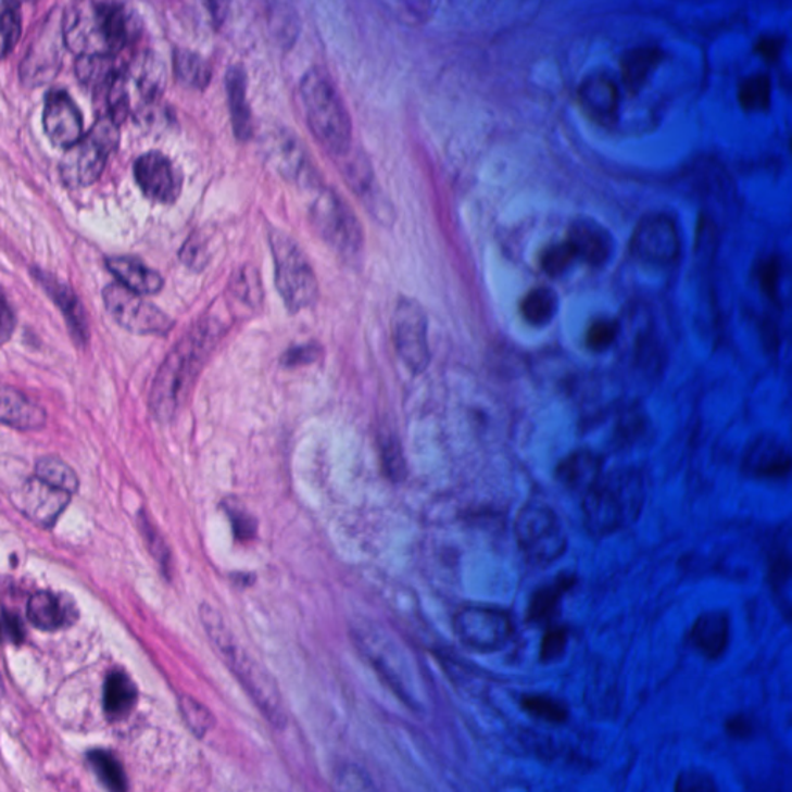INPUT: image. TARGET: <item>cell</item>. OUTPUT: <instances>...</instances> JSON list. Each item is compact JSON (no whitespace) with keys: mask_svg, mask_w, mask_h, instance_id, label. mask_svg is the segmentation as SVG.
Returning a JSON list of instances; mask_svg holds the SVG:
<instances>
[{"mask_svg":"<svg viewBox=\"0 0 792 792\" xmlns=\"http://www.w3.org/2000/svg\"><path fill=\"white\" fill-rule=\"evenodd\" d=\"M217 330L210 320L193 326L164 357L156 372L149 397L153 418L169 422L191 397L193 386L217 341Z\"/></svg>","mask_w":792,"mask_h":792,"instance_id":"1","label":"cell"},{"mask_svg":"<svg viewBox=\"0 0 792 792\" xmlns=\"http://www.w3.org/2000/svg\"><path fill=\"white\" fill-rule=\"evenodd\" d=\"M61 30L64 46L78 58H115L130 38L126 9L113 0H72Z\"/></svg>","mask_w":792,"mask_h":792,"instance_id":"2","label":"cell"},{"mask_svg":"<svg viewBox=\"0 0 792 792\" xmlns=\"http://www.w3.org/2000/svg\"><path fill=\"white\" fill-rule=\"evenodd\" d=\"M645 500L644 477L633 467L602 474L583 494L582 514L587 531L607 538L629 528L640 517Z\"/></svg>","mask_w":792,"mask_h":792,"instance_id":"3","label":"cell"},{"mask_svg":"<svg viewBox=\"0 0 792 792\" xmlns=\"http://www.w3.org/2000/svg\"><path fill=\"white\" fill-rule=\"evenodd\" d=\"M299 93L306 126L320 148L335 159L352 151V120L331 76L324 68H310Z\"/></svg>","mask_w":792,"mask_h":792,"instance_id":"4","label":"cell"},{"mask_svg":"<svg viewBox=\"0 0 792 792\" xmlns=\"http://www.w3.org/2000/svg\"><path fill=\"white\" fill-rule=\"evenodd\" d=\"M202 623L215 651L236 675L248 695L269 721L280 725L285 720L282 696L272 675L257 661L251 658L250 653L244 651L234 638L231 630H228L221 613L215 612L210 605L202 607Z\"/></svg>","mask_w":792,"mask_h":792,"instance_id":"5","label":"cell"},{"mask_svg":"<svg viewBox=\"0 0 792 792\" xmlns=\"http://www.w3.org/2000/svg\"><path fill=\"white\" fill-rule=\"evenodd\" d=\"M268 239L275 262L276 287L285 306L291 313L310 309L317 301L319 285L304 251L282 229H272Z\"/></svg>","mask_w":792,"mask_h":792,"instance_id":"6","label":"cell"},{"mask_svg":"<svg viewBox=\"0 0 792 792\" xmlns=\"http://www.w3.org/2000/svg\"><path fill=\"white\" fill-rule=\"evenodd\" d=\"M118 142L120 124L101 115L92 129L65 151L60 166L64 185L71 189H81L97 184L108 160L118 148Z\"/></svg>","mask_w":792,"mask_h":792,"instance_id":"7","label":"cell"},{"mask_svg":"<svg viewBox=\"0 0 792 792\" xmlns=\"http://www.w3.org/2000/svg\"><path fill=\"white\" fill-rule=\"evenodd\" d=\"M309 217L320 239L336 253L355 257L363 251V226L349 203L334 189L317 186L310 202Z\"/></svg>","mask_w":792,"mask_h":792,"instance_id":"8","label":"cell"},{"mask_svg":"<svg viewBox=\"0 0 792 792\" xmlns=\"http://www.w3.org/2000/svg\"><path fill=\"white\" fill-rule=\"evenodd\" d=\"M514 535L518 549L535 565L553 564L568 545L560 516L549 505L539 502H529L518 511Z\"/></svg>","mask_w":792,"mask_h":792,"instance_id":"9","label":"cell"},{"mask_svg":"<svg viewBox=\"0 0 792 792\" xmlns=\"http://www.w3.org/2000/svg\"><path fill=\"white\" fill-rule=\"evenodd\" d=\"M454 630L460 642L470 651L494 653L508 644L514 626L505 609L466 605L455 613Z\"/></svg>","mask_w":792,"mask_h":792,"instance_id":"10","label":"cell"},{"mask_svg":"<svg viewBox=\"0 0 792 792\" xmlns=\"http://www.w3.org/2000/svg\"><path fill=\"white\" fill-rule=\"evenodd\" d=\"M102 301L113 320L130 334L164 336L173 330L174 320L163 310L122 284L108 285Z\"/></svg>","mask_w":792,"mask_h":792,"instance_id":"11","label":"cell"},{"mask_svg":"<svg viewBox=\"0 0 792 792\" xmlns=\"http://www.w3.org/2000/svg\"><path fill=\"white\" fill-rule=\"evenodd\" d=\"M392 338L398 355L408 370L422 374L429 366L430 352L427 342V317L415 299L401 296L392 315Z\"/></svg>","mask_w":792,"mask_h":792,"instance_id":"12","label":"cell"},{"mask_svg":"<svg viewBox=\"0 0 792 792\" xmlns=\"http://www.w3.org/2000/svg\"><path fill=\"white\" fill-rule=\"evenodd\" d=\"M631 254L645 265L669 266L680 255L677 225L664 214L645 215L631 234Z\"/></svg>","mask_w":792,"mask_h":792,"instance_id":"13","label":"cell"},{"mask_svg":"<svg viewBox=\"0 0 792 792\" xmlns=\"http://www.w3.org/2000/svg\"><path fill=\"white\" fill-rule=\"evenodd\" d=\"M265 152L269 163L285 180L306 189L320 186L319 175L305 146L290 130L277 129L266 135Z\"/></svg>","mask_w":792,"mask_h":792,"instance_id":"14","label":"cell"},{"mask_svg":"<svg viewBox=\"0 0 792 792\" xmlns=\"http://www.w3.org/2000/svg\"><path fill=\"white\" fill-rule=\"evenodd\" d=\"M134 175L142 193L155 203L173 204L181 192V177L162 152H148L137 159Z\"/></svg>","mask_w":792,"mask_h":792,"instance_id":"15","label":"cell"},{"mask_svg":"<svg viewBox=\"0 0 792 792\" xmlns=\"http://www.w3.org/2000/svg\"><path fill=\"white\" fill-rule=\"evenodd\" d=\"M42 123L43 130L54 148L67 151L83 138V113L65 90H51L47 95Z\"/></svg>","mask_w":792,"mask_h":792,"instance_id":"16","label":"cell"},{"mask_svg":"<svg viewBox=\"0 0 792 792\" xmlns=\"http://www.w3.org/2000/svg\"><path fill=\"white\" fill-rule=\"evenodd\" d=\"M743 470L758 480H782L790 476V449L771 433L754 438L744 451Z\"/></svg>","mask_w":792,"mask_h":792,"instance_id":"17","label":"cell"},{"mask_svg":"<svg viewBox=\"0 0 792 792\" xmlns=\"http://www.w3.org/2000/svg\"><path fill=\"white\" fill-rule=\"evenodd\" d=\"M32 275L35 277L36 282L41 285L43 290H46L47 296L54 302V305L61 310L68 331H71L73 342L78 347L89 344V319H87L86 310H84L81 301H79L75 291L67 284L61 282V280H58V277L46 272V269L38 268V266L32 268Z\"/></svg>","mask_w":792,"mask_h":792,"instance_id":"18","label":"cell"},{"mask_svg":"<svg viewBox=\"0 0 792 792\" xmlns=\"http://www.w3.org/2000/svg\"><path fill=\"white\" fill-rule=\"evenodd\" d=\"M72 498L73 495L68 492L50 487L49 483L35 476L22 489L21 506L25 516L32 521L43 528H50L67 508Z\"/></svg>","mask_w":792,"mask_h":792,"instance_id":"19","label":"cell"},{"mask_svg":"<svg viewBox=\"0 0 792 792\" xmlns=\"http://www.w3.org/2000/svg\"><path fill=\"white\" fill-rule=\"evenodd\" d=\"M35 43L28 56L22 62L21 73L22 79L27 84H43L54 78L58 67H60V43L62 39L61 25L54 28L53 25H46L43 30L36 36Z\"/></svg>","mask_w":792,"mask_h":792,"instance_id":"20","label":"cell"},{"mask_svg":"<svg viewBox=\"0 0 792 792\" xmlns=\"http://www.w3.org/2000/svg\"><path fill=\"white\" fill-rule=\"evenodd\" d=\"M580 108L591 122L612 126L618 118L619 90L608 76L594 75L580 84Z\"/></svg>","mask_w":792,"mask_h":792,"instance_id":"21","label":"cell"},{"mask_svg":"<svg viewBox=\"0 0 792 792\" xmlns=\"http://www.w3.org/2000/svg\"><path fill=\"white\" fill-rule=\"evenodd\" d=\"M731 623L725 612H706L693 623L691 642L707 659H718L728 651Z\"/></svg>","mask_w":792,"mask_h":792,"instance_id":"22","label":"cell"},{"mask_svg":"<svg viewBox=\"0 0 792 792\" xmlns=\"http://www.w3.org/2000/svg\"><path fill=\"white\" fill-rule=\"evenodd\" d=\"M0 423L17 430H38L47 425V412L21 390L0 385Z\"/></svg>","mask_w":792,"mask_h":792,"instance_id":"23","label":"cell"},{"mask_svg":"<svg viewBox=\"0 0 792 792\" xmlns=\"http://www.w3.org/2000/svg\"><path fill=\"white\" fill-rule=\"evenodd\" d=\"M27 616L33 626L43 631H56L71 626L75 619V607L62 594L41 590L32 594Z\"/></svg>","mask_w":792,"mask_h":792,"instance_id":"24","label":"cell"},{"mask_svg":"<svg viewBox=\"0 0 792 792\" xmlns=\"http://www.w3.org/2000/svg\"><path fill=\"white\" fill-rule=\"evenodd\" d=\"M601 476L602 458L596 452L587 449L573 452L556 467V477L562 487L582 494H586Z\"/></svg>","mask_w":792,"mask_h":792,"instance_id":"25","label":"cell"},{"mask_svg":"<svg viewBox=\"0 0 792 792\" xmlns=\"http://www.w3.org/2000/svg\"><path fill=\"white\" fill-rule=\"evenodd\" d=\"M109 272L120 284L138 294H156L162 291L164 280L155 269L142 264L140 259L133 255H113L105 259Z\"/></svg>","mask_w":792,"mask_h":792,"instance_id":"26","label":"cell"},{"mask_svg":"<svg viewBox=\"0 0 792 792\" xmlns=\"http://www.w3.org/2000/svg\"><path fill=\"white\" fill-rule=\"evenodd\" d=\"M226 93L234 135L239 141H248L253 137V116L248 104L247 75L240 65H234L226 73Z\"/></svg>","mask_w":792,"mask_h":792,"instance_id":"27","label":"cell"},{"mask_svg":"<svg viewBox=\"0 0 792 792\" xmlns=\"http://www.w3.org/2000/svg\"><path fill=\"white\" fill-rule=\"evenodd\" d=\"M567 240L576 251V257L589 265L600 266L612 253V239L604 228L593 222L579 221L569 229Z\"/></svg>","mask_w":792,"mask_h":792,"instance_id":"28","label":"cell"},{"mask_svg":"<svg viewBox=\"0 0 792 792\" xmlns=\"http://www.w3.org/2000/svg\"><path fill=\"white\" fill-rule=\"evenodd\" d=\"M575 583V576L564 573L536 590L527 609L528 623L546 624V626L553 623L560 612L562 600Z\"/></svg>","mask_w":792,"mask_h":792,"instance_id":"29","label":"cell"},{"mask_svg":"<svg viewBox=\"0 0 792 792\" xmlns=\"http://www.w3.org/2000/svg\"><path fill=\"white\" fill-rule=\"evenodd\" d=\"M663 61V51L656 47H638L627 51L620 61L623 81L631 93L640 92L644 84L649 81L652 73Z\"/></svg>","mask_w":792,"mask_h":792,"instance_id":"30","label":"cell"},{"mask_svg":"<svg viewBox=\"0 0 792 792\" xmlns=\"http://www.w3.org/2000/svg\"><path fill=\"white\" fill-rule=\"evenodd\" d=\"M137 700L138 692L133 680L123 671H112L104 684V712L109 720L127 717Z\"/></svg>","mask_w":792,"mask_h":792,"instance_id":"31","label":"cell"},{"mask_svg":"<svg viewBox=\"0 0 792 792\" xmlns=\"http://www.w3.org/2000/svg\"><path fill=\"white\" fill-rule=\"evenodd\" d=\"M769 587L777 604L783 609L784 616L790 618L791 613V553L790 538L787 542L780 543L771 553L768 569Z\"/></svg>","mask_w":792,"mask_h":792,"instance_id":"32","label":"cell"},{"mask_svg":"<svg viewBox=\"0 0 792 792\" xmlns=\"http://www.w3.org/2000/svg\"><path fill=\"white\" fill-rule=\"evenodd\" d=\"M175 78L189 89L204 90L211 81V67L200 54L189 50H175Z\"/></svg>","mask_w":792,"mask_h":792,"instance_id":"33","label":"cell"},{"mask_svg":"<svg viewBox=\"0 0 792 792\" xmlns=\"http://www.w3.org/2000/svg\"><path fill=\"white\" fill-rule=\"evenodd\" d=\"M556 296L549 288H535L520 302L524 319L535 327L546 326L556 313Z\"/></svg>","mask_w":792,"mask_h":792,"instance_id":"34","label":"cell"},{"mask_svg":"<svg viewBox=\"0 0 792 792\" xmlns=\"http://www.w3.org/2000/svg\"><path fill=\"white\" fill-rule=\"evenodd\" d=\"M36 477L49 483L50 487L62 489L75 495L79 489V478L64 460L58 457H42L36 462Z\"/></svg>","mask_w":792,"mask_h":792,"instance_id":"35","label":"cell"},{"mask_svg":"<svg viewBox=\"0 0 792 792\" xmlns=\"http://www.w3.org/2000/svg\"><path fill=\"white\" fill-rule=\"evenodd\" d=\"M87 760L92 766L100 782L112 791H126L127 779L122 763L111 752L95 750L87 754Z\"/></svg>","mask_w":792,"mask_h":792,"instance_id":"36","label":"cell"},{"mask_svg":"<svg viewBox=\"0 0 792 792\" xmlns=\"http://www.w3.org/2000/svg\"><path fill=\"white\" fill-rule=\"evenodd\" d=\"M740 105L746 112H766L771 105V79L769 76H747L739 89Z\"/></svg>","mask_w":792,"mask_h":792,"instance_id":"37","label":"cell"},{"mask_svg":"<svg viewBox=\"0 0 792 792\" xmlns=\"http://www.w3.org/2000/svg\"><path fill=\"white\" fill-rule=\"evenodd\" d=\"M521 709L531 717L551 725H562L568 720L569 712L562 701L550 695H525Z\"/></svg>","mask_w":792,"mask_h":792,"instance_id":"38","label":"cell"},{"mask_svg":"<svg viewBox=\"0 0 792 792\" xmlns=\"http://www.w3.org/2000/svg\"><path fill=\"white\" fill-rule=\"evenodd\" d=\"M350 152L342 156V160H345L342 174H344L347 184L357 196L366 197L372 192V186H374L370 164L363 155H350Z\"/></svg>","mask_w":792,"mask_h":792,"instance_id":"39","label":"cell"},{"mask_svg":"<svg viewBox=\"0 0 792 792\" xmlns=\"http://www.w3.org/2000/svg\"><path fill=\"white\" fill-rule=\"evenodd\" d=\"M22 35V17L20 7L0 10V61L14 50Z\"/></svg>","mask_w":792,"mask_h":792,"instance_id":"40","label":"cell"},{"mask_svg":"<svg viewBox=\"0 0 792 792\" xmlns=\"http://www.w3.org/2000/svg\"><path fill=\"white\" fill-rule=\"evenodd\" d=\"M576 259L578 257H576L575 248L565 239L560 243L550 244L543 251L540 264H542L543 272L549 273L550 276H560Z\"/></svg>","mask_w":792,"mask_h":792,"instance_id":"41","label":"cell"},{"mask_svg":"<svg viewBox=\"0 0 792 792\" xmlns=\"http://www.w3.org/2000/svg\"><path fill=\"white\" fill-rule=\"evenodd\" d=\"M180 711L184 714L185 721L188 722L189 729L197 737L206 736L214 728V717L211 712L203 704L197 703L191 696H181Z\"/></svg>","mask_w":792,"mask_h":792,"instance_id":"42","label":"cell"},{"mask_svg":"<svg viewBox=\"0 0 792 792\" xmlns=\"http://www.w3.org/2000/svg\"><path fill=\"white\" fill-rule=\"evenodd\" d=\"M569 640L568 629L561 624H549L545 633H543L542 644H540V659L543 663H553L560 659L567 651Z\"/></svg>","mask_w":792,"mask_h":792,"instance_id":"43","label":"cell"},{"mask_svg":"<svg viewBox=\"0 0 792 792\" xmlns=\"http://www.w3.org/2000/svg\"><path fill=\"white\" fill-rule=\"evenodd\" d=\"M619 334L618 324L612 319H598L587 330L586 342L593 352H602L615 342Z\"/></svg>","mask_w":792,"mask_h":792,"instance_id":"44","label":"cell"},{"mask_svg":"<svg viewBox=\"0 0 792 792\" xmlns=\"http://www.w3.org/2000/svg\"><path fill=\"white\" fill-rule=\"evenodd\" d=\"M381 462L390 478H401L404 474V457L400 443L392 433L381 437Z\"/></svg>","mask_w":792,"mask_h":792,"instance_id":"45","label":"cell"},{"mask_svg":"<svg viewBox=\"0 0 792 792\" xmlns=\"http://www.w3.org/2000/svg\"><path fill=\"white\" fill-rule=\"evenodd\" d=\"M25 640L24 624L16 613L0 607V642L21 645Z\"/></svg>","mask_w":792,"mask_h":792,"instance_id":"46","label":"cell"},{"mask_svg":"<svg viewBox=\"0 0 792 792\" xmlns=\"http://www.w3.org/2000/svg\"><path fill=\"white\" fill-rule=\"evenodd\" d=\"M675 790L682 792L717 791V784H715L714 779L707 776L706 772L686 771L678 777L677 783H675Z\"/></svg>","mask_w":792,"mask_h":792,"instance_id":"47","label":"cell"},{"mask_svg":"<svg viewBox=\"0 0 792 792\" xmlns=\"http://www.w3.org/2000/svg\"><path fill=\"white\" fill-rule=\"evenodd\" d=\"M780 269L776 259H769L765 264L760 265L758 269V279L763 291L769 296V298H776L777 288H779Z\"/></svg>","mask_w":792,"mask_h":792,"instance_id":"48","label":"cell"},{"mask_svg":"<svg viewBox=\"0 0 792 792\" xmlns=\"http://www.w3.org/2000/svg\"><path fill=\"white\" fill-rule=\"evenodd\" d=\"M16 330V316L5 296L0 291V345L7 344Z\"/></svg>","mask_w":792,"mask_h":792,"instance_id":"49","label":"cell"},{"mask_svg":"<svg viewBox=\"0 0 792 792\" xmlns=\"http://www.w3.org/2000/svg\"><path fill=\"white\" fill-rule=\"evenodd\" d=\"M783 39L779 36H763L755 43V53L760 54L763 60L774 61L782 53Z\"/></svg>","mask_w":792,"mask_h":792,"instance_id":"50","label":"cell"},{"mask_svg":"<svg viewBox=\"0 0 792 792\" xmlns=\"http://www.w3.org/2000/svg\"><path fill=\"white\" fill-rule=\"evenodd\" d=\"M726 731H728L729 736L733 737V739L743 740L752 736V732H754V725H752L750 718L739 715V717L729 718L728 722H726Z\"/></svg>","mask_w":792,"mask_h":792,"instance_id":"51","label":"cell"}]
</instances>
